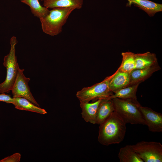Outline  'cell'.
Wrapping results in <instances>:
<instances>
[{
  "instance_id": "e0dca14e",
  "label": "cell",
  "mask_w": 162,
  "mask_h": 162,
  "mask_svg": "<svg viewBox=\"0 0 162 162\" xmlns=\"http://www.w3.org/2000/svg\"><path fill=\"white\" fill-rule=\"evenodd\" d=\"M118 156L120 162H144L134 151L132 145L121 148Z\"/></svg>"
},
{
  "instance_id": "3957f363",
  "label": "cell",
  "mask_w": 162,
  "mask_h": 162,
  "mask_svg": "<svg viewBox=\"0 0 162 162\" xmlns=\"http://www.w3.org/2000/svg\"><path fill=\"white\" fill-rule=\"evenodd\" d=\"M112 99L115 111L121 116L126 124L146 125L139 108L140 104L137 100L118 98Z\"/></svg>"
},
{
  "instance_id": "7402d4cb",
  "label": "cell",
  "mask_w": 162,
  "mask_h": 162,
  "mask_svg": "<svg viewBox=\"0 0 162 162\" xmlns=\"http://www.w3.org/2000/svg\"><path fill=\"white\" fill-rule=\"evenodd\" d=\"M0 101L4 102L8 104H12L13 101V98L5 93L0 94Z\"/></svg>"
},
{
  "instance_id": "2e32d148",
  "label": "cell",
  "mask_w": 162,
  "mask_h": 162,
  "mask_svg": "<svg viewBox=\"0 0 162 162\" xmlns=\"http://www.w3.org/2000/svg\"><path fill=\"white\" fill-rule=\"evenodd\" d=\"M12 104L16 109L19 110L29 111L41 114L47 113L45 110L37 106L24 98H13Z\"/></svg>"
},
{
  "instance_id": "4fadbf2b",
  "label": "cell",
  "mask_w": 162,
  "mask_h": 162,
  "mask_svg": "<svg viewBox=\"0 0 162 162\" xmlns=\"http://www.w3.org/2000/svg\"><path fill=\"white\" fill-rule=\"evenodd\" d=\"M102 99H99L92 103L80 102L81 114L86 122L96 124L97 112Z\"/></svg>"
},
{
  "instance_id": "6da1fadb",
  "label": "cell",
  "mask_w": 162,
  "mask_h": 162,
  "mask_svg": "<svg viewBox=\"0 0 162 162\" xmlns=\"http://www.w3.org/2000/svg\"><path fill=\"white\" fill-rule=\"evenodd\" d=\"M126 123L115 111L100 124L98 140L101 144L108 146L118 144L124 140Z\"/></svg>"
},
{
  "instance_id": "8fae6325",
  "label": "cell",
  "mask_w": 162,
  "mask_h": 162,
  "mask_svg": "<svg viewBox=\"0 0 162 162\" xmlns=\"http://www.w3.org/2000/svg\"><path fill=\"white\" fill-rule=\"evenodd\" d=\"M115 111L112 99L102 98L98 106L96 113V124H100Z\"/></svg>"
},
{
  "instance_id": "9c48e42d",
  "label": "cell",
  "mask_w": 162,
  "mask_h": 162,
  "mask_svg": "<svg viewBox=\"0 0 162 162\" xmlns=\"http://www.w3.org/2000/svg\"><path fill=\"white\" fill-rule=\"evenodd\" d=\"M130 73L125 72L118 69L111 76L109 82L110 90L115 93L118 90L129 86Z\"/></svg>"
},
{
  "instance_id": "5bb4252c",
  "label": "cell",
  "mask_w": 162,
  "mask_h": 162,
  "mask_svg": "<svg viewBox=\"0 0 162 162\" xmlns=\"http://www.w3.org/2000/svg\"><path fill=\"white\" fill-rule=\"evenodd\" d=\"M135 69L148 68L158 64L156 55L147 52L143 53H134Z\"/></svg>"
},
{
  "instance_id": "ba28073f",
  "label": "cell",
  "mask_w": 162,
  "mask_h": 162,
  "mask_svg": "<svg viewBox=\"0 0 162 162\" xmlns=\"http://www.w3.org/2000/svg\"><path fill=\"white\" fill-rule=\"evenodd\" d=\"M139 108L149 130L153 132H162V114L141 105Z\"/></svg>"
},
{
  "instance_id": "7c38bea8",
  "label": "cell",
  "mask_w": 162,
  "mask_h": 162,
  "mask_svg": "<svg viewBox=\"0 0 162 162\" xmlns=\"http://www.w3.org/2000/svg\"><path fill=\"white\" fill-rule=\"evenodd\" d=\"M126 6L130 7L132 4L139 7L150 16H154L157 12L162 11V4L148 0H127Z\"/></svg>"
},
{
  "instance_id": "277c9868",
  "label": "cell",
  "mask_w": 162,
  "mask_h": 162,
  "mask_svg": "<svg viewBox=\"0 0 162 162\" xmlns=\"http://www.w3.org/2000/svg\"><path fill=\"white\" fill-rule=\"evenodd\" d=\"M17 43L16 38L13 36L10 40L11 46L9 53L4 57L3 65L6 69L7 74L5 80L0 83V93L10 92L16 80L19 67L15 54V46Z\"/></svg>"
},
{
  "instance_id": "d6986e66",
  "label": "cell",
  "mask_w": 162,
  "mask_h": 162,
  "mask_svg": "<svg viewBox=\"0 0 162 162\" xmlns=\"http://www.w3.org/2000/svg\"><path fill=\"white\" fill-rule=\"evenodd\" d=\"M20 1L28 5L32 14L39 19L46 16L50 12L48 9L40 5L38 0H21Z\"/></svg>"
},
{
  "instance_id": "ac0fdd59",
  "label": "cell",
  "mask_w": 162,
  "mask_h": 162,
  "mask_svg": "<svg viewBox=\"0 0 162 162\" xmlns=\"http://www.w3.org/2000/svg\"><path fill=\"white\" fill-rule=\"evenodd\" d=\"M140 83L129 86L121 89L108 98L110 99L118 98L122 99H130L137 101L136 94Z\"/></svg>"
},
{
  "instance_id": "8992f818",
  "label": "cell",
  "mask_w": 162,
  "mask_h": 162,
  "mask_svg": "<svg viewBox=\"0 0 162 162\" xmlns=\"http://www.w3.org/2000/svg\"><path fill=\"white\" fill-rule=\"evenodd\" d=\"M132 146L144 162H162V145L160 142L142 141Z\"/></svg>"
},
{
  "instance_id": "ffe728a7",
  "label": "cell",
  "mask_w": 162,
  "mask_h": 162,
  "mask_svg": "<svg viewBox=\"0 0 162 162\" xmlns=\"http://www.w3.org/2000/svg\"><path fill=\"white\" fill-rule=\"evenodd\" d=\"M122 61L118 69L120 70L130 73L135 69L134 53L130 52L122 53Z\"/></svg>"
},
{
  "instance_id": "5b68a950",
  "label": "cell",
  "mask_w": 162,
  "mask_h": 162,
  "mask_svg": "<svg viewBox=\"0 0 162 162\" xmlns=\"http://www.w3.org/2000/svg\"><path fill=\"white\" fill-rule=\"evenodd\" d=\"M111 76L106 77L102 82L90 87H84L78 91L76 97L80 102H87L93 100L109 98L113 94L109 87Z\"/></svg>"
},
{
  "instance_id": "52a82bcc",
  "label": "cell",
  "mask_w": 162,
  "mask_h": 162,
  "mask_svg": "<svg viewBox=\"0 0 162 162\" xmlns=\"http://www.w3.org/2000/svg\"><path fill=\"white\" fill-rule=\"evenodd\" d=\"M24 70V69H21L20 67L18 68L16 80L11 89L13 98H24L39 106L31 92L28 85L30 79L25 76L23 73Z\"/></svg>"
},
{
  "instance_id": "44dd1931",
  "label": "cell",
  "mask_w": 162,
  "mask_h": 162,
  "mask_svg": "<svg viewBox=\"0 0 162 162\" xmlns=\"http://www.w3.org/2000/svg\"><path fill=\"white\" fill-rule=\"evenodd\" d=\"M21 155L19 153H15L0 160V162H19Z\"/></svg>"
},
{
  "instance_id": "7a4b0ae2",
  "label": "cell",
  "mask_w": 162,
  "mask_h": 162,
  "mask_svg": "<svg viewBox=\"0 0 162 162\" xmlns=\"http://www.w3.org/2000/svg\"><path fill=\"white\" fill-rule=\"evenodd\" d=\"M74 10L71 8H52L46 16L40 19L43 32L51 36L60 34L69 16Z\"/></svg>"
},
{
  "instance_id": "30bf717a",
  "label": "cell",
  "mask_w": 162,
  "mask_h": 162,
  "mask_svg": "<svg viewBox=\"0 0 162 162\" xmlns=\"http://www.w3.org/2000/svg\"><path fill=\"white\" fill-rule=\"evenodd\" d=\"M160 69L161 68L158 64L146 68L134 69L130 73L129 86L141 83L149 78L154 72Z\"/></svg>"
},
{
  "instance_id": "9a60e30c",
  "label": "cell",
  "mask_w": 162,
  "mask_h": 162,
  "mask_svg": "<svg viewBox=\"0 0 162 162\" xmlns=\"http://www.w3.org/2000/svg\"><path fill=\"white\" fill-rule=\"evenodd\" d=\"M44 7L48 9L56 8H71L75 9L82 8L83 0H43Z\"/></svg>"
}]
</instances>
